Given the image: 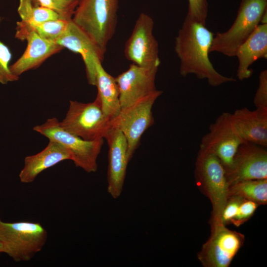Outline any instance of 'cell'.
Returning a JSON list of instances; mask_svg holds the SVG:
<instances>
[{"mask_svg": "<svg viewBox=\"0 0 267 267\" xmlns=\"http://www.w3.org/2000/svg\"><path fill=\"white\" fill-rule=\"evenodd\" d=\"M215 34L204 24L186 15L175 41V51L180 61L182 77L193 74L206 80L212 87L236 81L223 76L214 67L209 57Z\"/></svg>", "mask_w": 267, "mask_h": 267, "instance_id": "6da1fadb", "label": "cell"}, {"mask_svg": "<svg viewBox=\"0 0 267 267\" xmlns=\"http://www.w3.org/2000/svg\"><path fill=\"white\" fill-rule=\"evenodd\" d=\"M119 0H81L72 21L92 41L102 59L115 34Z\"/></svg>", "mask_w": 267, "mask_h": 267, "instance_id": "7a4b0ae2", "label": "cell"}, {"mask_svg": "<svg viewBox=\"0 0 267 267\" xmlns=\"http://www.w3.org/2000/svg\"><path fill=\"white\" fill-rule=\"evenodd\" d=\"M267 11V0H241L231 27L214 36L210 53L218 52L228 57L235 56L238 48L261 24Z\"/></svg>", "mask_w": 267, "mask_h": 267, "instance_id": "3957f363", "label": "cell"}, {"mask_svg": "<svg viewBox=\"0 0 267 267\" xmlns=\"http://www.w3.org/2000/svg\"><path fill=\"white\" fill-rule=\"evenodd\" d=\"M195 175L198 184L212 203V225L222 223V212L229 197V184L224 167L215 155L199 150Z\"/></svg>", "mask_w": 267, "mask_h": 267, "instance_id": "277c9868", "label": "cell"}, {"mask_svg": "<svg viewBox=\"0 0 267 267\" xmlns=\"http://www.w3.org/2000/svg\"><path fill=\"white\" fill-rule=\"evenodd\" d=\"M46 229L38 222H5L0 220V242L3 253L15 262L30 261L44 246Z\"/></svg>", "mask_w": 267, "mask_h": 267, "instance_id": "5b68a950", "label": "cell"}, {"mask_svg": "<svg viewBox=\"0 0 267 267\" xmlns=\"http://www.w3.org/2000/svg\"><path fill=\"white\" fill-rule=\"evenodd\" d=\"M33 130L64 146L69 151L71 160L76 167L89 173L97 171V159L104 143L103 138L92 141L83 139L65 130L55 117L35 126Z\"/></svg>", "mask_w": 267, "mask_h": 267, "instance_id": "8992f818", "label": "cell"}, {"mask_svg": "<svg viewBox=\"0 0 267 267\" xmlns=\"http://www.w3.org/2000/svg\"><path fill=\"white\" fill-rule=\"evenodd\" d=\"M61 126L66 131L89 141L104 139L111 127L104 114L99 97L91 102L70 100Z\"/></svg>", "mask_w": 267, "mask_h": 267, "instance_id": "52a82bcc", "label": "cell"}, {"mask_svg": "<svg viewBox=\"0 0 267 267\" xmlns=\"http://www.w3.org/2000/svg\"><path fill=\"white\" fill-rule=\"evenodd\" d=\"M162 91L156 89L134 103L122 108L111 120L112 127L121 131L128 143V157L131 160L144 133L154 123L153 106Z\"/></svg>", "mask_w": 267, "mask_h": 267, "instance_id": "ba28073f", "label": "cell"}, {"mask_svg": "<svg viewBox=\"0 0 267 267\" xmlns=\"http://www.w3.org/2000/svg\"><path fill=\"white\" fill-rule=\"evenodd\" d=\"M244 142L232 126L231 113L223 112L210 125L209 132L202 137L199 150L215 155L226 172L232 166L239 146Z\"/></svg>", "mask_w": 267, "mask_h": 267, "instance_id": "9c48e42d", "label": "cell"}, {"mask_svg": "<svg viewBox=\"0 0 267 267\" xmlns=\"http://www.w3.org/2000/svg\"><path fill=\"white\" fill-rule=\"evenodd\" d=\"M244 241V235L222 223L212 225L211 236L203 245L198 259L205 267H228Z\"/></svg>", "mask_w": 267, "mask_h": 267, "instance_id": "30bf717a", "label": "cell"}, {"mask_svg": "<svg viewBox=\"0 0 267 267\" xmlns=\"http://www.w3.org/2000/svg\"><path fill=\"white\" fill-rule=\"evenodd\" d=\"M153 28L152 18L141 13L125 45V57L133 64L142 67L160 66L159 44Z\"/></svg>", "mask_w": 267, "mask_h": 267, "instance_id": "8fae6325", "label": "cell"}, {"mask_svg": "<svg viewBox=\"0 0 267 267\" xmlns=\"http://www.w3.org/2000/svg\"><path fill=\"white\" fill-rule=\"evenodd\" d=\"M15 37L27 43L22 55L9 66L11 72L19 78L24 72L37 68L48 58L64 49L56 43L41 37L27 23L21 20L16 23Z\"/></svg>", "mask_w": 267, "mask_h": 267, "instance_id": "7c38bea8", "label": "cell"}, {"mask_svg": "<svg viewBox=\"0 0 267 267\" xmlns=\"http://www.w3.org/2000/svg\"><path fill=\"white\" fill-rule=\"evenodd\" d=\"M226 177L229 187L240 181L267 179V151L265 147L250 142L241 144Z\"/></svg>", "mask_w": 267, "mask_h": 267, "instance_id": "4fadbf2b", "label": "cell"}, {"mask_svg": "<svg viewBox=\"0 0 267 267\" xmlns=\"http://www.w3.org/2000/svg\"><path fill=\"white\" fill-rule=\"evenodd\" d=\"M159 67H142L132 63L126 71L115 77L121 108L157 89L155 79Z\"/></svg>", "mask_w": 267, "mask_h": 267, "instance_id": "5bb4252c", "label": "cell"}, {"mask_svg": "<svg viewBox=\"0 0 267 267\" xmlns=\"http://www.w3.org/2000/svg\"><path fill=\"white\" fill-rule=\"evenodd\" d=\"M108 146L107 188L108 194L117 199L122 194L128 164V143L119 129L112 127L105 137Z\"/></svg>", "mask_w": 267, "mask_h": 267, "instance_id": "9a60e30c", "label": "cell"}, {"mask_svg": "<svg viewBox=\"0 0 267 267\" xmlns=\"http://www.w3.org/2000/svg\"><path fill=\"white\" fill-rule=\"evenodd\" d=\"M56 43L69 50L80 54L84 61L87 80L89 85L95 86V62L103 60L95 44L71 19L63 35Z\"/></svg>", "mask_w": 267, "mask_h": 267, "instance_id": "2e32d148", "label": "cell"}, {"mask_svg": "<svg viewBox=\"0 0 267 267\" xmlns=\"http://www.w3.org/2000/svg\"><path fill=\"white\" fill-rule=\"evenodd\" d=\"M231 120L235 132L244 142L267 146V108L236 109L231 114Z\"/></svg>", "mask_w": 267, "mask_h": 267, "instance_id": "e0dca14e", "label": "cell"}, {"mask_svg": "<svg viewBox=\"0 0 267 267\" xmlns=\"http://www.w3.org/2000/svg\"><path fill=\"white\" fill-rule=\"evenodd\" d=\"M235 56L238 61L236 77L240 81L249 78L251 66L257 60L267 57V23L260 24L238 48Z\"/></svg>", "mask_w": 267, "mask_h": 267, "instance_id": "ac0fdd59", "label": "cell"}, {"mask_svg": "<svg viewBox=\"0 0 267 267\" xmlns=\"http://www.w3.org/2000/svg\"><path fill=\"white\" fill-rule=\"evenodd\" d=\"M66 160H71L69 151L59 143L49 140L43 150L25 158L19 179L23 183L32 182L44 171Z\"/></svg>", "mask_w": 267, "mask_h": 267, "instance_id": "d6986e66", "label": "cell"}, {"mask_svg": "<svg viewBox=\"0 0 267 267\" xmlns=\"http://www.w3.org/2000/svg\"><path fill=\"white\" fill-rule=\"evenodd\" d=\"M95 67L97 96L104 114L111 120L121 109L118 87L115 78L105 71L100 59L96 60Z\"/></svg>", "mask_w": 267, "mask_h": 267, "instance_id": "ffe728a7", "label": "cell"}, {"mask_svg": "<svg viewBox=\"0 0 267 267\" xmlns=\"http://www.w3.org/2000/svg\"><path fill=\"white\" fill-rule=\"evenodd\" d=\"M229 196H238L259 205L267 203V178L238 181L229 187Z\"/></svg>", "mask_w": 267, "mask_h": 267, "instance_id": "44dd1931", "label": "cell"}, {"mask_svg": "<svg viewBox=\"0 0 267 267\" xmlns=\"http://www.w3.org/2000/svg\"><path fill=\"white\" fill-rule=\"evenodd\" d=\"M17 11L21 20L29 23L64 18L56 11L36 5L31 0H19Z\"/></svg>", "mask_w": 267, "mask_h": 267, "instance_id": "7402d4cb", "label": "cell"}, {"mask_svg": "<svg viewBox=\"0 0 267 267\" xmlns=\"http://www.w3.org/2000/svg\"><path fill=\"white\" fill-rule=\"evenodd\" d=\"M70 20L59 18L39 23H27L41 37L56 43L65 31Z\"/></svg>", "mask_w": 267, "mask_h": 267, "instance_id": "603a6c76", "label": "cell"}, {"mask_svg": "<svg viewBox=\"0 0 267 267\" xmlns=\"http://www.w3.org/2000/svg\"><path fill=\"white\" fill-rule=\"evenodd\" d=\"M1 21L0 17V23ZM11 57L9 48L0 41V84H7L19 79V77L14 75L9 69V63Z\"/></svg>", "mask_w": 267, "mask_h": 267, "instance_id": "cb8c5ba5", "label": "cell"}, {"mask_svg": "<svg viewBox=\"0 0 267 267\" xmlns=\"http://www.w3.org/2000/svg\"><path fill=\"white\" fill-rule=\"evenodd\" d=\"M258 206L259 205L254 201L243 198L236 216L230 223L236 226H240L253 215Z\"/></svg>", "mask_w": 267, "mask_h": 267, "instance_id": "d4e9b609", "label": "cell"}, {"mask_svg": "<svg viewBox=\"0 0 267 267\" xmlns=\"http://www.w3.org/2000/svg\"><path fill=\"white\" fill-rule=\"evenodd\" d=\"M208 4L207 0H188L187 15L206 24L208 15Z\"/></svg>", "mask_w": 267, "mask_h": 267, "instance_id": "484cf974", "label": "cell"}, {"mask_svg": "<svg viewBox=\"0 0 267 267\" xmlns=\"http://www.w3.org/2000/svg\"><path fill=\"white\" fill-rule=\"evenodd\" d=\"M253 103L256 108H267V70L262 71L259 76V85Z\"/></svg>", "mask_w": 267, "mask_h": 267, "instance_id": "4316f807", "label": "cell"}, {"mask_svg": "<svg viewBox=\"0 0 267 267\" xmlns=\"http://www.w3.org/2000/svg\"><path fill=\"white\" fill-rule=\"evenodd\" d=\"M243 199L238 196H229L222 216L221 221L222 224L225 225L231 222L236 216Z\"/></svg>", "mask_w": 267, "mask_h": 267, "instance_id": "83f0119b", "label": "cell"}, {"mask_svg": "<svg viewBox=\"0 0 267 267\" xmlns=\"http://www.w3.org/2000/svg\"><path fill=\"white\" fill-rule=\"evenodd\" d=\"M57 12L62 17L71 19L81 0H52Z\"/></svg>", "mask_w": 267, "mask_h": 267, "instance_id": "f1b7e54d", "label": "cell"}, {"mask_svg": "<svg viewBox=\"0 0 267 267\" xmlns=\"http://www.w3.org/2000/svg\"><path fill=\"white\" fill-rule=\"evenodd\" d=\"M31 0L32 2L34 3L36 5L49 8L57 12L55 6L54 5L52 0Z\"/></svg>", "mask_w": 267, "mask_h": 267, "instance_id": "f546056e", "label": "cell"}, {"mask_svg": "<svg viewBox=\"0 0 267 267\" xmlns=\"http://www.w3.org/2000/svg\"><path fill=\"white\" fill-rule=\"evenodd\" d=\"M3 253V246L2 243L0 242V254Z\"/></svg>", "mask_w": 267, "mask_h": 267, "instance_id": "4dcf8cb0", "label": "cell"}]
</instances>
